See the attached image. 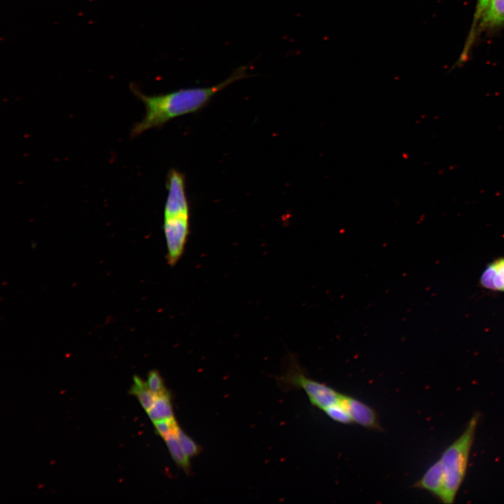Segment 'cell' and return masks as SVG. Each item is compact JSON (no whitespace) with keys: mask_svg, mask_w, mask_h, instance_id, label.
Returning <instances> with one entry per match:
<instances>
[{"mask_svg":"<svg viewBox=\"0 0 504 504\" xmlns=\"http://www.w3.org/2000/svg\"><path fill=\"white\" fill-rule=\"evenodd\" d=\"M247 69V66H239L227 79L214 86L182 88L151 96L132 85V91L144 103L146 112L142 120L132 127L131 136L136 137L150 129L160 128L172 119L200 111L216 93L250 76Z\"/></svg>","mask_w":504,"mask_h":504,"instance_id":"1","label":"cell"},{"mask_svg":"<svg viewBox=\"0 0 504 504\" xmlns=\"http://www.w3.org/2000/svg\"><path fill=\"white\" fill-rule=\"evenodd\" d=\"M166 188L163 232L167 263L174 266L184 253L190 229V206L184 174L171 169L167 174Z\"/></svg>","mask_w":504,"mask_h":504,"instance_id":"2","label":"cell"},{"mask_svg":"<svg viewBox=\"0 0 504 504\" xmlns=\"http://www.w3.org/2000/svg\"><path fill=\"white\" fill-rule=\"evenodd\" d=\"M286 364L284 372L277 377L281 388L284 391L302 389L310 404L323 412L331 420L342 424H351L346 406L347 395L312 379L295 355L289 354Z\"/></svg>","mask_w":504,"mask_h":504,"instance_id":"3","label":"cell"},{"mask_svg":"<svg viewBox=\"0 0 504 504\" xmlns=\"http://www.w3.org/2000/svg\"><path fill=\"white\" fill-rule=\"evenodd\" d=\"M479 414H475L462 434L449 445L438 461L444 480L442 502L452 503L463 482Z\"/></svg>","mask_w":504,"mask_h":504,"instance_id":"4","label":"cell"},{"mask_svg":"<svg viewBox=\"0 0 504 504\" xmlns=\"http://www.w3.org/2000/svg\"><path fill=\"white\" fill-rule=\"evenodd\" d=\"M503 22L504 0H477L474 20L476 28H492Z\"/></svg>","mask_w":504,"mask_h":504,"instance_id":"5","label":"cell"},{"mask_svg":"<svg viewBox=\"0 0 504 504\" xmlns=\"http://www.w3.org/2000/svg\"><path fill=\"white\" fill-rule=\"evenodd\" d=\"M346 408L353 424L372 430H383L376 410L370 405L348 395Z\"/></svg>","mask_w":504,"mask_h":504,"instance_id":"6","label":"cell"},{"mask_svg":"<svg viewBox=\"0 0 504 504\" xmlns=\"http://www.w3.org/2000/svg\"><path fill=\"white\" fill-rule=\"evenodd\" d=\"M479 284L485 289L504 292V256L486 265L480 276Z\"/></svg>","mask_w":504,"mask_h":504,"instance_id":"7","label":"cell"},{"mask_svg":"<svg viewBox=\"0 0 504 504\" xmlns=\"http://www.w3.org/2000/svg\"><path fill=\"white\" fill-rule=\"evenodd\" d=\"M146 412L153 422L162 419L175 418L172 396L168 390L156 396L153 405Z\"/></svg>","mask_w":504,"mask_h":504,"instance_id":"8","label":"cell"},{"mask_svg":"<svg viewBox=\"0 0 504 504\" xmlns=\"http://www.w3.org/2000/svg\"><path fill=\"white\" fill-rule=\"evenodd\" d=\"M164 440L175 464L183 469L187 474L190 473L191 469L190 458L183 451L176 433L165 437Z\"/></svg>","mask_w":504,"mask_h":504,"instance_id":"9","label":"cell"},{"mask_svg":"<svg viewBox=\"0 0 504 504\" xmlns=\"http://www.w3.org/2000/svg\"><path fill=\"white\" fill-rule=\"evenodd\" d=\"M130 393L137 398L146 412L152 407L155 400L156 396L150 390L146 382L137 376L134 377V384Z\"/></svg>","mask_w":504,"mask_h":504,"instance_id":"10","label":"cell"},{"mask_svg":"<svg viewBox=\"0 0 504 504\" xmlns=\"http://www.w3.org/2000/svg\"><path fill=\"white\" fill-rule=\"evenodd\" d=\"M176 435L183 451L188 457H195L201 452V447L179 426L176 431Z\"/></svg>","mask_w":504,"mask_h":504,"instance_id":"11","label":"cell"},{"mask_svg":"<svg viewBox=\"0 0 504 504\" xmlns=\"http://www.w3.org/2000/svg\"><path fill=\"white\" fill-rule=\"evenodd\" d=\"M153 423L157 433L163 439L170 434L175 433L178 428L175 418L162 419Z\"/></svg>","mask_w":504,"mask_h":504,"instance_id":"12","label":"cell"},{"mask_svg":"<svg viewBox=\"0 0 504 504\" xmlns=\"http://www.w3.org/2000/svg\"><path fill=\"white\" fill-rule=\"evenodd\" d=\"M146 384L150 390L155 395H159L167 389L160 374L157 370L150 371L148 374Z\"/></svg>","mask_w":504,"mask_h":504,"instance_id":"13","label":"cell"}]
</instances>
